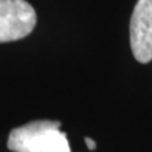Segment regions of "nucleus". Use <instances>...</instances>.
Segmentation results:
<instances>
[{"mask_svg":"<svg viewBox=\"0 0 152 152\" xmlns=\"http://www.w3.org/2000/svg\"><path fill=\"white\" fill-rule=\"evenodd\" d=\"M7 147L13 152H71L59 121L38 120L11 130Z\"/></svg>","mask_w":152,"mask_h":152,"instance_id":"obj_1","label":"nucleus"},{"mask_svg":"<svg viewBox=\"0 0 152 152\" xmlns=\"http://www.w3.org/2000/svg\"><path fill=\"white\" fill-rule=\"evenodd\" d=\"M37 24V13L26 0H0V42L27 37Z\"/></svg>","mask_w":152,"mask_h":152,"instance_id":"obj_2","label":"nucleus"},{"mask_svg":"<svg viewBox=\"0 0 152 152\" xmlns=\"http://www.w3.org/2000/svg\"><path fill=\"white\" fill-rule=\"evenodd\" d=\"M130 45L138 62L152 61V0H138L130 21Z\"/></svg>","mask_w":152,"mask_h":152,"instance_id":"obj_3","label":"nucleus"},{"mask_svg":"<svg viewBox=\"0 0 152 152\" xmlns=\"http://www.w3.org/2000/svg\"><path fill=\"white\" fill-rule=\"evenodd\" d=\"M85 142H86L87 148H89L90 151H93V149H96V147H97V145H96V142L93 141L92 138H86V140H85Z\"/></svg>","mask_w":152,"mask_h":152,"instance_id":"obj_4","label":"nucleus"}]
</instances>
